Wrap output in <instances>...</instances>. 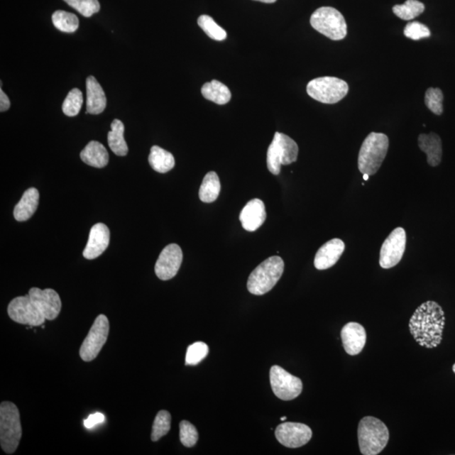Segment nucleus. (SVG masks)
Wrapping results in <instances>:
<instances>
[{"label":"nucleus","instance_id":"79ce46f5","mask_svg":"<svg viewBox=\"0 0 455 455\" xmlns=\"http://www.w3.org/2000/svg\"><path fill=\"white\" fill-rule=\"evenodd\" d=\"M286 418H287L286 417H283L280 418V420L282 422H285L286 420Z\"/></svg>","mask_w":455,"mask_h":455},{"label":"nucleus","instance_id":"423d86ee","mask_svg":"<svg viewBox=\"0 0 455 455\" xmlns=\"http://www.w3.org/2000/svg\"><path fill=\"white\" fill-rule=\"evenodd\" d=\"M299 154L298 144L287 135L276 133L267 155L268 168L273 175L281 172V166L294 163Z\"/></svg>","mask_w":455,"mask_h":455},{"label":"nucleus","instance_id":"aec40b11","mask_svg":"<svg viewBox=\"0 0 455 455\" xmlns=\"http://www.w3.org/2000/svg\"><path fill=\"white\" fill-rule=\"evenodd\" d=\"M87 114H101L106 106V97L101 84L94 76L87 80Z\"/></svg>","mask_w":455,"mask_h":455},{"label":"nucleus","instance_id":"dca6fc26","mask_svg":"<svg viewBox=\"0 0 455 455\" xmlns=\"http://www.w3.org/2000/svg\"><path fill=\"white\" fill-rule=\"evenodd\" d=\"M109 243L110 231L106 225L102 223L94 224L83 252L84 258L88 260L99 258L107 249Z\"/></svg>","mask_w":455,"mask_h":455},{"label":"nucleus","instance_id":"c85d7f7f","mask_svg":"<svg viewBox=\"0 0 455 455\" xmlns=\"http://www.w3.org/2000/svg\"><path fill=\"white\" fill-rule=\"evenodd\" d=\"M425 6L418 0H407L403 4L393 7L395 15L404 21H411L424 12Z\"/></svg>","mask_w":455,"mask_h":455},{"label":"nucleus","instance_id":"4468645a","mask_svg":"<svg viewBox=\"0 0 455 455\" xmlns=\"http://www.w3.org/2000/svg\"><path fill=\"white\" fill-rule=\"evenodd\" d=\"M182 259L181 247L177 244L165 246L156 261L155 267L156 276L163 281L173 278L181 268Z\"/></svg>","mask_w":455,"mask_h":455},{"label":"nucleus","instance_id":"6ab92c4d","mask_svg":"<svg viewBox=\"0 0 455 455\" xmlns=\"http://www.w3.org/2000/svg\"><path fill=\"white\" fill-rule=\"evenodd\" d=\"M267 219L264 202L260 199H252L245 206L240 214L243 228L249 232L256 231Z\"/></svg>","mask_w":455,"mask_h":455},{"label":"nucleus","instance_id":"7ed1b4c3","mask_svg":"<svg viewBox=\"0 0 455 455\" xmlns=\"http://www.w3.org/2000/svg\"><path fill=\"white\" fill-rule=\"evenodd\" d=\"M358 436L360 451L363 455H376L388 444L390 432L380 419L365 417L359 422Z\"/></svg>","mask_w":455,"mask_h":455},{"label":"nucleus","instance_id":"f3484780","mask_svg":"<svg viewBox=\"0 0 455 455\" xmlns=\"http://www.w3.org/2000/svg\"><path fill=\"white\" fill-rule=\"evenodd\" d=\"M341 337L346 353L358 355L366 344L367 334L363 326L357 322H349L341 329Z\"/></svg>","mask_w":455,"mask_h":455},{"label":"nucleus","instance_id":"ddd939ff","mask_svg":"<svg viewBox=\"0 0 455 455\" xmlns=\"http://www.w3.org/2000/svg\"><path fill=\"white\" fill-rule=\"evenodd\" d=\"M275 435L282 445L295 449L309 442L312 438V430L303 423L283 422L278 426Z\"/></svg>","mask_w":455,"mask_h":455},{"label":"nucleus","instance_id":"20e7f679","mask_svg":"<svg viewBox=\"0 0 455 455\" xmlns=\"http://www.w3.org/2000/svg\"><path fill=\"white\" fill-rule=\"evenodd\" d=\"M285 271V263L280 256H275L261 263L250 275L247 288L251 294L263 295L277 285Z\"/></svg>","mask_w":455,"mask_h":455},{"label":"nucleus","instance_id":"a211bd4d","mask_svg":"<svg viewBox=\"0 0 455 455\" xmlns=\"http://www.w3.org/2000/svg\"><path fill=\"white\" fill-rule=\"evenodd\" d=\"M345 251L344 242L340 239H332L319 248L315 255L314 264L317 270H327L339 261Z\"/></svg>","mask_w":455,"mask_h":455},{"label":"nucleus","instance_id":"a19ab883","mask_svg":"<svg viewBox=\"0 0 455 455\" xmlns=\"http://www.w3.org/2000/svg\"><path fill=\"white\" fill-rule=\"evenodd\" d=\"M368 178H369V175H368L363 174V180H364V181H368Z\"/></svg>","mask_w":455,"mask_h":455},{"label":"nucleus","instance_id":"cd10ccee","mask_svg":"<svg viewBox=\"0 0 455 455\" xmlns=\"http://www.w3.org/2000/svg\"><path fill=\"white\" fill-rule=\"evenodd\" d=\"M53 23L57 30L66 33H73L80 26L78 17L70 12L57 11L52 16Z\"/></svg>","mask_w":455,"mask_h":455},{"label":"nucleus","instance_id":"bb28decb","mask_svg":"<svg viewBox=\"0 0 455 455\" xmlns=\"http://www.w3.org/2000/svg\"><path fill=\"white\" fill-rule=\"evenodd\" d=\"M221 191V184H220L218 175L210 171L205 175L204 181L200 187L199 198L202 202L210 204L217 200Z\"/></svg>","mask_w":455,"mask_h":455},{"label":"nucleus","instance_id":"b1692460","mask_svg":"<svg viewBox=\"0 0 455 455\" xmlns=\"http://www.w3.org/2000/svg\"><path fill=\"white\" fill-rule=\"evenodd\" d=\"M111 130L107 135V141L111 151L116 155H127L128 147L124 138L125 128L123 121L115 119L111 124Z\"/></svg>","mask_w":455,"mask_h":455},{"label":"nucleus","instance_id":"58836bf2","mask_svg":"<svg viewBox=\"0 0 455 455\" xmlns=\"http://www.w3.org/2000/svg\"><path fill=\"white\" fill-rule=\"evenodd\" d=\"M10 99H9L7 94L3 92L2 89H0V111H6L10 109Z\"/></svg>","mask_w":455,"mask_h":455},{"label":"nucleus","instance_id":"c756f323","mask_svg":"<svg viewBox=\"0 0 455 455\" xmlns=\"http://www.w3.org/2000/svg\"><path fill=\"white\" fill-rule=\"evenodd\" d=\"M198 26L209 37L215 40H224L227 38V33L219 26L209 16H201L197 20Z\"/></svg>","mask_w":455,"mask_h":455},{"label":"nucleus","instance_id":"37998d69","mask_svg":"<svg viewBox=\"0 0 455 455\" xmlns=\"http://www.w3.org/2000/svg\"><path fill=\"white\" fill-rule=\"evenodd\" d=\"M453 371L455 373V363L454 364V366H453Z\"/></svg>","mask_w":455,"mask_h":455},{"label":"nucleus","instance_id":"c9c22d12","mask_svg":"<svg viewBox=\"0 0 455 455\" xmlns=\"http://www.w3.org/2000/svg\"><path fill=\"white\" fill-rule=\"evenodd\" d=\"M180 439L187 448L195 446L198 440V432L194 425L188 421L180 423Z\"/></svg>","mask_w":455,"mask_h":455},{"label":"nucleus","instance_id":"9b49d317","mask_svg":"<svg viewBox=\"0 0 455 455\" xmlns=\"http://www.w3.org/2000/svg\"><path fill=\"white\" fill-rule=\"evenodd\" d=\"M270 382L275 395L283 400H294L303 390V383L300 378L278 365H274L270 371Z\"/></svg>","mask_w":455,"mask_h":455},{"label":"nucleus","instance_id":"39448f33","mask_svg":"<svg viewBox=\"0 0 455 455\" xmlns=\"http://www.w3.org/2000/svg\"><path fill=\"white\" fill-rule=\"evenodd\" d=\"M22 437L20 412L11 402L0 405V444L4 452L12 454L19 446Z\"/></svg>","mask_w":455,"mask_h":455},{"label":"nucleus","instance_id":"e433bc0d","mask_svg":"<svg viewBox=\"0 0 455 455\" xmlns=\"http://www.w3.org/2000/svg\"><path fill=\"white\" fill-rule=\"evenodd\" d=\"M404 35L407 38L417 40L429 38L431 31L427 26L420 23V22L413 21L410 22V23L405 27Z\"/></svg>","mask_w":455,"mask_h":455},{"label":"nucleus","instance_id":"2eb2a0df","mask_svg":"<svg viewBox=\"0 0 455 455\" xmlns=\"http://www.w3.org/2000/svg\"><path fill=\"white\" fill-rule=\"evenodd\" d=\"M28 295L48 321H53L60 314L62 302L55 290L52 288L42 290L38 287H31Z\"/></svg>","mask_w":455,"mask_h":455},{"label":"nucleus","instance_id":"a878e982","mask_svg":"<svg viewBox=\"0 0 455 455\" xmlns=\"http://www.w3.org/2000/svg\"><path fill=\"white\" fill-rule=\"evenodd\" d=\"M148 162L153 170L159 173H166L175 166V158L170 152L159 146L151 148Z\"/></svg>","mask_w":455,"mask_h":455},{"label":"nucleus","instance_id":"4be33fe9","mask_svg":"<svg viewBox=\"0 0 455 455\" xmlns=\"http://www.w3.org/2000/svg\"><path fill=\"white\" fill-rule=\"evenodd\" d=\"M39 204V192L38 189H27L22 196L19 204L13 209V217L19 222L27 221L33 217L37 211Z\"/></svg>","mask_w":455,"mask_h":455},{"label":"nucleus","instance_id":"f257e3e1","mask_svg":"<svg viewBox=\"0 0 455 455\" xmlns=\"http://www.w3.org/2000/svg\"><path fill=\"white\" fill-rule=\"evenodd\" d=\"M445 314L434 301H427L415 310L409 322L410 331L418 345L432 349L443 340Z\"/></svg>","mask_w":455,"mask_h":455},{"label":"nucleus","instance_id":"0eeeda50","mask_svg":"<svg viewBox=\"0 0 455 455\" xmlns=\"http://www.w3.org/2000/svg\"><path fill=\"white\" fill-rule=\"evenodd\" d=\"M310 24L318 33L333 40L344 39L348 33L345 18L332 7L319 8L310 17Z\"/></svg>","mask_w":455,"mask_h":455},{"label":"nucleus","instance_id":"9d476101","mask_svg":"<svg viewBox=\"0 0 455 455\" xmlns=\"http://www.w3.org/2000/svg\"><path fill=\"white\" fill-rule=\"evenodd\" d=\"M8 314L12 321L21 325L40 327L46 321V318L28 295L17 297L11 300L8 306Z\"/></svg>","mask_w":455,"mask_h":455},{"label":"nucleus","instance_id":"ea45409f","mask_svg":"<svg viewBox=\"0 0 455 455\" xmlns=\"http://www.w3.org/2000/svg\"><path fill=\"white\" fill-rule=\"evenodd\" d=\"M255 1H260L265 4H273L277 1V0H255Z\"/></svg>","mask_w":455,"mask_h":455},{"label":"nucleus","instance_id":"2f4dec72","mask_svg":"<svg viewBox=\"0 0 455 455\" xmlns=\"http://www.w3.org/2000/svg\"><path fill=\"white\" fill-rule=\"evenodd\" d=\"M83 105V94L79 89H71L62 104V111L67 116H75L80 114Z\"/></svg>","mask_w":455,"mask_h":455},{"label":"nucleus","instance_id":"473e14b6","mask_svg":"<svg viewBox=\"0 0 455 455\" xmlns=\"http://www.w3.org/2000/svg\"><path fill=\"white\" fill-rule=\"evenodd\" d=\"M444 94L439 88L427 89L425 94V104L435 115H442L444 111Z\"/></svg>","mask_w":455,"mask_h":455},{"label":"nucleus","instance_id":"72a5a7b5","mask_svg":"<svg viewBox=\"0 0 455 455\" xmlns=\"http://www.w3.org/2000/svg\"><path fill=\"white\" fill-rule=\"evenodd\" d=\"M70 6L77 11L84 17H91L100 11L101 6L98 0H64Z\"/></svg>","mask_w":455,"mask_h":455},{"label":"nucleus","instance_id":"6e6552de","mask_svg":"<svg viewBox=\"0 0 455 455\" xmlns=\"http://www.w3.org/2000/svg\"><path fill=\"white\" fill-rule=\"evenodd\" d=\"M349 87L346 81L336 77H321L309 81L307 93L314 100L324 104H335L348 94Z\"/></svg>","mask_w":455,"mask_h":455},{"label":"nucleus","instance_id":"f8f14e48","mask_svg":"<svg viewBox=\"0 0 455 455\" xmlns=\"http://www.w3.org/2000/svg\"><path fill=\"white\" fill-rule=\"evenodd\" d=\"M407 245V234L403 228H396L383 243L380 250V265L382 268L395 267L402 261Z\"/></svg>","mask_w":455,"mask_h":455},{"label":"nucleus","instance_id":"393cba45","mask_svg":"<svg viewBox=\"0 0 455 455\" xmlns=\"http://www.w3.org/2000/svg\"><path fill=\"white\" fill-rule=\"evenodd\" d=\"M202 94L207 100L218 105L227 104L231 99V92L226 85L215 80L204 84Z\"/></svg>","mask_w":455,"mask_h":455},{"label":"nucleus","instance_id":"1a4fd4ad","mask_svg":"<svg viewBox=\"0 0 455 455\" xmlns=\"http://www.w3.org/2000/svg\"><path fill=\"white\" fill-rule=\"evenodd\" d=\"M110 324L105 314H100L80 346V356L84 362H91L100 353L109 335Z\"/></svg>","mask_w":455,"mask_h":455},{"label":"nucleus","instance_id":"412c9836","mask_svg":"<svg viewBox=\"0 0 455 455\" xmlns=\"http://www.w3.org/2000/svg\"><path fill=\"white\" fill-rule=\"evenodd\" d=\"M418 146L427 157V163L432 168L438 166L442 160V141L438 134H420L418 137Z\"/></svg>","mask_w":455,"mask_h":455},{"label":"nucleus","instance_id":"4c0bfd02","mask_svg":"<svg viewBox=\"0 0 455 455\" xmlns=\"http://www.w3.org/2000/svg\"><path fill=\"white\" fill-rule=\"evenodd\" d=\"M105 416L102 413L97 412L92 414L89 416L87 420L84 422V425L87 429H91L92 427L97 424H101V423L104 422Z\"/></svg>","mask_w":455,"mask_h":455},{"label":"nucleus","instance_id":"f704fd0d","mask_svg":"<svg viewBox=\"0 0 455 455\" xmlns=\"http://www.w3.org/2000/svg\"><path fill=\"white\" fill-rule=\"evenodd\" d=\"M209 354V346L204 342L197 341L188 346L186 354L187 365H197Z\"/></svg>","mask_w":455,"mask_h":455},{"label":"nucleus","instance_id":"7c9ffc66","mask_svg":"<svg viewBox=\"0 0 455 455\" xmlns=\"http://www.w3.org/2000/svg\"><path fill=\"white\" fill-rule=\"evenodd\" d=\"M171 416L168 411L158 412L153 424L151 440L153 442L160 440L162 437L168 434L170 430Z\"/></svg>","mask_w":455,"mask_h":455},{"label":"nucleus","instance_id":"f03ea898","mask_svg":"<svg viewBox=\"0 0 455 455\" xmlns=\"http://www.w3.org/2000/svg\"><path fill=\"white\" fill-rule=\"evenodd\" d=\"M389 138L381 133H371L365 138L358 155L360 172L371 175L377 173L389 150Z\"/></svg>","mask_w":455,"mask_h":455},{"label":"nucleus","instance_id":"5701e85b","mask_svg":"<svg viewBox=\"0 0 455 455\" xmlns=\"http://www.w3.org/2000/svg\"><path fill=\"white\" fill-rule=\"evenodd\" d=\"M80 159L84 163L92 166V168H103L109 162V155L102 143L92 141L81 151Z\"/></svg>","mask_w":455,"mask_h":455}]
</instances>
